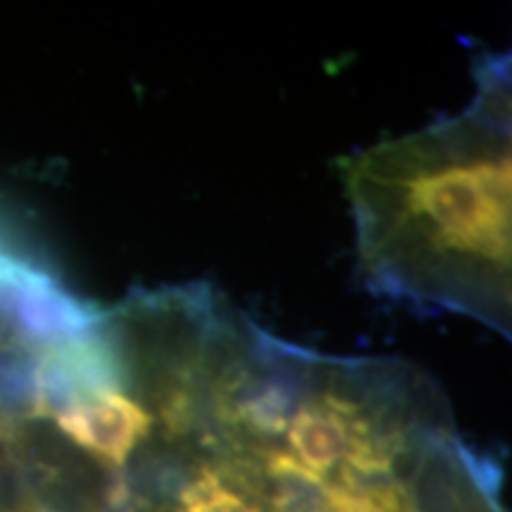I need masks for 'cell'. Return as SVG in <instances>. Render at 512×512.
Segmentation results:
<instances>
[{
    "label": "cell",
    "instance_id": "cell-1",
    "mask_svg": "<svg viewBox=\"0 0 512 512\" xmlns=\"http://www.w3.org/2000/svg\"><path fill=\"white\" fill-rule=\"evenodd\" d=\"M510 88L486 69L475 110L344 164L373 287L508 332Z\"/></svg>",
    "mask_w": 512,
    "mask_h": 512
},
{
    "label": "cell",
    "instance_id": "cell-2",
    "mask_svg": "<svg viewBox=\"0 0 512 512\" xmlns=\"http://www.w3.org/2000/svg\"><path fill=\"white\" fill-rule=\"evenodd\" d=\"M57 427L74 444L110 467H124L152 432V415L121 392H105L55 415Z\"/></svg>",
    "mask_w": 512,
    "mask_h": 512
},
{
    "label": "cell",
    "instance_id": "cell-3",
    "mask_svg": "<svg viewBox=\"0 0 512 512\" xmlns=\"http://www.w3.org/2000/svg\"><path fill=\"white\" fill-rule=\"evenodd\" d=\"M176 512H264V508L254 501L249 486H238V479L204 467L181 489Z\"/></svg>",
    "mask_w": 512,
    "mask_h": 512
},
{
    "label": "cell",
    "instance_id": "cell-4",
    "mask_svg": "<svg viewBox=\"0 0 512 512\" xmlns=\"http://www.w3.org/2000/svg\"><path fill=\"white\" fill-rule=\"evenodd\" d=\"M335 512H411V508H408L406 491L399 484L389 486V489L368 491V494L344 489L342 501H339Z\"/></svg>",
    "mask_w": 512,
    "mask_h": 512
},
{
    "label": "cell",
    "instance_id": "cell-5",
    "mask_svg": "<svg viewBox=\"0 0 512 512\" xmlns=\"http://www.w3.org/2000/svg\"><path fill=\"white\" fill-rule=\"evenodd\" d=\"M29 268L31 264H27V261L17 259V256H12L0 249V311H3L5 299H8L12 287L19 283V278H22Z\"/></svg>",
    "mask_w": 512,
    "mask_h": 512
}]
</instances>
